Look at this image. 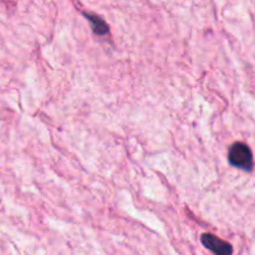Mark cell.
Returning <instances> with one entry per match:
<instances>
[{"label":"cell","instance_id":"3","mask_svg":"<svg viewBox=\"0 0 255 255\" xmlns=\"http://www.w3.org/2000/svg\"><path fill=\"white\" fill-rule=\"evenodd\" d=\"M84 15L85 17L89 20L90 25H91L92 27V31H94L95 34L99 35V36H105V35L109 34V25H107V22L105 21L102 17H100L99 15L96 14H91V12H84Z\"/></svg>","mask_w":255,"mask_h":255},{"label":"cell","instance_id":"2","mask_svg":"<svg viewBox=\"0 0 255 255\" xmlns=\"http://www.w3.org/2000/svg\"><path fill=\"white\" fill-rule=\"evenodd\" d=\"M201 242L214 255H233V247L231 243L218 238L211 233L202 234Z\"/></svg>","mask_w":255,"mask_h":255},{"label":"cell","instance_id":"1","mask_svg":"<svg viewBox=\"0 0 255 255\" xmlns=\"http://www.w3.org/2000/svg\"><path fill=\"white\" fill-rule=\"evenodd\" d=\"M228 161L236 168L247 172H252L254 167L252 149L243 142H236L232 144L228 152Z\"/></svg>","mask_w":255,"mask_h":255}]
</instances>
